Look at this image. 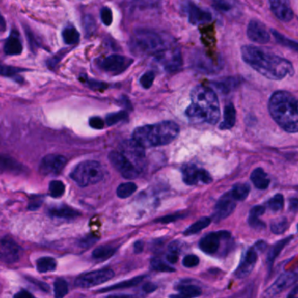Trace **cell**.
I'll use <instances>...</instances> for the list:
<instances>
[{"instance_id":"cell-1","label":"cell","mask_w":298,"mask_h":298,"mask_svg":"<svg viewBox=\"0 0 298 298\" xmlns=\"http://www.w3.org/2000/svg\"><path fill=\"white\" fill-rule=\"evenodd\" d=\"M240 52L244 62L267 79L283 80L295 73L291 62L264 48L243 46Z\"/></svg>"},{"instance_id":"cell-2","label":"cell","mask_w":298,"mask_h":298,"mask_svg":"<svg viewBox=\"0 0 298 298\" xmlns=\"http://www.w3.org/2000/svg\"><path fill=\"white\" fill-rule=\"evenodd\" d=\"M190 106L186 109V117L195 123L216 124L221 116L218 96L209 87L199 85L191 92Z\"/></svg>"},{"instance_id":"cell-3","label":"cell","mask_w":298,"mask_h":298,"mask_svg":"<svg viewBox=\"0 0 298 298\" xmlns=\"http://www.w3.org/2000/svg\"><path fill=\"white\" fill-rule=\"evenodd\" d=\"M268 111L276 123L287 132H298V98L288 91L271 95Z\"/></svg>"},{"instance_id":"cell-4","label":"cell","mask_w":298,"mask_h":298,"mask_svg":"<svg viewBox=\"0 0 298 298\" xmlns=\"http://www.w3.org/2000/svg\"><path fill=\"white\" fill-rule=\"evenodd\" d=\"M179 134V127L172 121L139 127L133 132V139L145 148L157 147L172 143Z\"/></svg>"},{"instance_id":"cell-5","label":"cell","mask_w":298,"mask_h":298,"mask_svg":"<svg viewBox=\"0 0 298 298\" xmlns=\"http://www.w3.org/2000/svg\"><path fill=\"white\" fill-rule=\"evenodd\" d=\"M174 43L158 32L151 29H138L134 32L129 46L132 52L141 56H153L168 48Z\"/></svg>"},{"instance_id":"cell-6","label":"cell","mask_w":298,"mask_h":298,"mask_svg":"<svg viewBox=\"0 0 298 298\" xmlns=\"http://www.w3.org/2000/svg\"><path fill=\"white\" fill-rule=\"evenodd\" d=\"M105 171L97 161L88 160L75 166L71 173V178L80 186L97 184L104 177Z\"/></svg>"},{"instance_id":"cell-7","label":"cell","mask_w":298,"mask_h":298,"mask_svg":"<svg viewBox=\"0 0 298 298\" xmlns=\"http://www.w3.org/2000/svg\"><path fill=\"white\" fill-rule=\"evenodd\" d=\"M156 62L167 72H177L183 66L181 52L175 44L154 56Z\"/></svg>"},{"instance_id":"cell-8","label":"cell","mask_w":298,"mask_h":298,"mask_svg":"<svg viewBox=\"0 0 298 298\" xmlns=\"http://www.w3.org/2000/svg\"><path fill=\"white\" fill-rule=\"evenodd\" d=\"M109 159L123 178L133 179L138 178L140 174V170L121 151H111Z\"/></svg>"},{"instance_id":"cell-9","label":"cell","mask_w":298,"mask_h":298,"mask_svg":"<svg viewBox=\"0 0 298 298\" xmlns=\"http://www.w3.org/2000/svg\"><path fill=\"white\" fill-rule=\"evenodd\" d=\"M114 276V271L110 268L93 271V272L84 274L83 276L78 277L75 281V285L83 289L91 288L94 286H97L108 282L112 279Z\"/></svg>"},{"instance_id":"cell-10","label":"cell","mask_w":298,"mask_h":298,"mask_svg":"<svg viewBox=\"0 0 298 298\" xmlns=\"http://www.w3.org/2000/svg\"><path fill=\"white\" fill-rule=\"evenodd\" d=\"M132 63V59L120 55H112L102 60L100 68L108 74L117 75L126 71Z\"/></svg>"},{"instance_id":"cell-11","label":"cell","mask_w":298,"mask_h":298,"mask_svg":"<svg viewBox=\"0 0 298 298\" xmlns=\"http://www.w3.org/2000/svg\"><path fill=\"white\" fill-rule=\"evenodd\" d=\"M183 181L188 185H196L200 182L203 184H210L212 181L209 172L206 170L198 168L195 165L189 164L182 168Z\"/></svg>"},{"instance_id":"cell-12","label":"cell","mask_w":298,"mask_h":298,"mask_svg":"<svg viewBox=\"0 0 298 298\" xmlns=\"http://www.w3.org/2000/svg\"><path fill=\"white\" fill-rule=\"evenodd\" d=\"M231 234L228 231L212 232L206 234L199 243L200 249L206 254L213 255L218 251L222 240H228Z\"/></svg>"},{"instance_id":"cell-13","label":"cell","mask_w":298,"mask_h":298,"mask_svg":"<svg viewBox=\"0 0 298 298\" xmlns=\"http://www.w3.org/2000/svg\"><path fill=\"white\" fill-rule=\"evenodd\" d=\"M237 200L232 196L230 191L221 197L214 207L212 219L215 222H222L232 214L236 206Z\"/></svg>"},{"instance_id":"cell-14","label":"cell","mask_w":298,"mask_h":298,"mask_svg":"<svg viewBox=\"0 0 298 298\" xmlns=\"http://www.w3.org/2000/svg\"><path fill=\"white\" fill-rule=\"evenodd\" d=\"M66 157L61 155L50 154L44 157L40 165V172L44 175H56L64 168Z\"/></svg>"},{"instance_id":"cell-15","label":"cell","mask_w":298,"mask_h":298,"mask_svg":"<svg viewBox=\"0 0 298 298\" xmlns=\"http://www.w3.org/2000/svg\"><path fill=\"white\" fill-rule=\"evenodd\" d=\"M249 40L259 44H266L270 40V34L267 26L258 19H252L247 29Z\"/></svg>"},{"instance_id":"cell-16","label":"cell","mask_w":298,"mask_h":298,"mask_svg":"<svg viewBox=\"0 0 298 298\" xmlns=\"http://www.w3.org/2000/svg\"><path fill=\"white\" fill-rule=\"evenodd\" d=\"M298 281V268L294 271H289L283 273L278 279L267 289L266 295L274 296L278 295L281 292L289 288L292 284Z\"/></svg>"},{"instance_id":"cell-17","label":"cell","mask_w":298,"mask_h":298,"mask_svg":"<svg viewBox=\"0 0 298 298\" xmlns=\"http://www.w3.org/2000/svg\"><path fill=\"white\" fill-rule=\"evenodd\" d=\"M269 6L274 15L281 21L287 23L294 19L290 0H269Z\"/></svg>"},{"instance_id":"cell-18","label":"cell","mask_w":298,"mask_h":298,"mask_svg":"<svg viewBox=\"0 0 298 298\" xmlns=\"http://www.w3.org/2000/svg\"><path fill=\"white\" fill-rule=\"evenodd\" d=\"M21 255L20 247L9 238H4L1 240V259L7 263H14L18 261Z\"/></svg>"},{"instance_id":"cell-19","label":"cell","mask_w":298,"mask_h":298,"mask_svg":"<svg viewBox=\"0 0 298 298\" xmlns=\"http://www.w3.org/2000/svg\"><path fill=\"white\" fill-rule=\"evenodd\" d=\"M120 151L131 161L134 160L139 164L145 157V147L134 139L123 142L120 145Z\"/></svg>"},{"instance_id":"cell-20","label":"cell","mask_w":298,"mask_h":298,"mask_svg":"<svg viewBox=\"0 0 298 298\" xmlns=\"http://www.w3.org/2000/svg\"><path fill=\"white\" fill-rule=\"evenodd\" d=\"M257 258H258L257 249H255V247L249 249L245 255L243 256L239 267H237L235 276L238 278H245L248 277L254 269Z\"/></svg>"},{"instance_id":"cell-21","label":"cell","mask_w":298,"mask_h":298,"mask_svg":"<svg viewBox=\"0 0 298 298\" xmlns=\"http://www.w3.org/2000/svg\"><path fill=\"white\" fill-rule=\"evenodd\" d=\"M186 11H187L189 22L193 25H201V24L210 22L212 19V13L208 12L207 10L203 9L199 6H197L196 4L193 2L188 3Z\"/></svg>"},{"instance_id":"cell-22","label":"cell","mask_w":298,"mask_h":298,"mask_svg":"<svg viewBox=\"0 0 298 298\" xmlns=\"http://www.w3.org/2000/svg\"><path fill=\"white\" fill-rule=\"evenodd\" d=\"M22 51L23 45L19 32L13 30L4 45V52L7 56H19Z\"/></svg>"},{"instance_id":"cell-23","label":"cell","mask_w":298,"mask_h":298,"mask_svg":"<svg viewBox=\"0 0 298 298\" xmlns=\"http://www.w3.org/2000/svg\"><path fill=\"white\" fill-rule=\"evenodd\" d=\"M48 213L52 217L56 218L66 219V220H72L76 218L80 215V212L77 210L72 208L70 206L66 205L52 206L48 210Z\"/></svg>"},{"instance_id":"cell-24","label":"cell","mask_w":298,"mask_h":298,"mask_svg":"<svg viewBox=\"0 0 298 298\" xmlns=\"http://www.w3.org/2000/svg\"><path fill=\"white\" fill-rule=\"evenodd\" d=\"M266 207L263 206H255L250 210L249 217V224L251 228L256 230H261L266 227V225L259 219L260 216L264 214Z\"/></svg>"},{"instance_id":"cell-25","label":"cell","mask_w":298,"mask_h":298,"mask_svg":"<svg viewBox=\"0 0 298 298\" xmlns=\"http://www.w3.org/2000/svg\"><path fill=\"white\" fill-rule=\"evenodd\" d=\"M251 181L255 187L260 190H265L268 187L270 184V179L267 177V174L262 168H256L253 171L250 176Z\"/></svg>"},{"instance_id":"cell-26","label":"cell","mask_w":298,"mask_h":298,"mask_svg":"<svg viewBox=\"0 0 298 298\" xmlns=\"http://www.w3.org/2000/svg\"><path fill=\"white\" fill-rule=\"evenodd\" d=\"M236 123V110L234 108V104L229 102L225 106L224 117L223 121L220 125V129H230L234 126Z\"/></svg>"},{"instance_id":"cell-27","label":"cell","mask_w":298,"mask_h":298,"mask_svg":"<svg viewBox=\"0 0 298 298\" xmlns=\"http://www.w3.org/2000/svg\"><path fill=\"white\" fill-rule=\"evenodd\" d=\"M179 295H172L173 297H197L201 295V289L190 283H181L178 287Z\"/></svg>"},{"instance_id":"cell-28","label":"cell","mask_w":298,"mask_h":298,"mask_svg":"<svg viewBox=\"0 0 298 298\" xmlns=\"http://www.w3.org/2000/svg\"><path fill=\"white\" fill-rule=\"evenodd\" d=\"M291 240L292 236L287 237V238H284L283 240H279L274 246L271 247L267 256V261L268 264L270 265V266L273 264L274 261H275L277 256L280 255V253L282 252V250L290 242Z\"/></svg>"},{"instance_id":"cell-29","label":"cell","mask_w":298,"mask_h":298,"mask_svg":"<svg viewBox=\"0 0 298 298\" xmlns=\"http://www.w3.org/2000/svg\"><path fill=\"white\" fill-rule=\"evenodd\" d=\"M240 79H238V78L228 77L223 80L215 82V83H213V84H214L216 89H218L221 92L227 94V93L230 92L232 89H235L240 84Z\"/></svg>"},{"instance_id":"cell-30","label":"cell","mask_w":298,"mask_h":298,"mask_svg":"<svg viewBox=\"0 0 298 298\" xmlns=\"http://www.w3.org/2000/svg\"><path fill=\"white\" fill-rule=\"evenodd\" d=\"M249 192H250V186L246 183L234 184L230 190L232 196L234 197L237 201H243L246 200L247 197L249 196Z\"/></svg>"},{"instance_id":"cell-31","label":"cell","mask_w":298,"mask_h":298,"mask_svg":"<svg viewBox=\"0 0 298 298\" xmlns=\"http://www.w3.org/2000/svg\"><path fill=\"white\" fill-rule=\"evenodd\" d=\"M62 39L68 45H74L79 42L80 34L73 25H68L62 31Z\"/></svg>"},{"instance_id":"cell-32","label":"cell","mask_w":298,"mask_h":298,"mask_svg":"<svg viewBox=\"0 0 298 298\" xmlns=\"http://www.w3.org/2000/svg\"><path fill=\"white\" fill-rule=\"evenodd\" d=\"M116 251H117V249L114 247L108 246V245L98 247L97 249H95L93 251V258L95 259V260H99V261L107 260V259L110 258L112 255H114Z\"/></svg>"},{"instance_id":"cell-33","label":"cell","mask_w":298,"mask_h":298,"mask_svg":"<svg viewBox=\"0 0 298 298\" xmlns=\"http://www.w3.org/2000/svg\"><path fill=\"white\" fill-rule=\"evenodd\" d=\"M213 6L224 13H234L238 9L236 0H211Z\"/></svg>"},{"instance_id":"cell-34","label":"cell","mask_w":298,"mask_h":298,"mask_svg":"<svg viewBox=\"0 0 298 298\" xmlns=\"http://www.w3.org/2000/svg\"><path fill=\"white\" fill-rule=\"evenodd\" d=\"M211 224V219L208 217H203L197 221L195 223L191 225L190 227L184 231V235H193V234H198L200 231L203 230L204 228H207Z\"/></svg>"},{"instance_id":"cell-35","label":"cell","mask_w":298,"mask_h":298,"mask_svg":"<svg viewBox=\"0 0 298 298\" xmlns=\"http://www.w3.org/2000/svg\"><path fill=\"white\" fill-rule=\"evenodd\" d=\"M56 267H57V262L55 259L51 257H42L39 259L36 262V267L40 273L51 272L55 270Z\"/></svg>"},{"instance_id":"cell-36","label":"cell","mask_w":298,"mask_h":298,"mask_svg":"<svg viewBox=\"0 0 298 298\" xmlns=\"http://www.w3.org/2000/svg\"><path fill=\"white\" fill-rule=\"evenodd\" d=\"M160 0H124V2L130 9L138 8V9H147V8H153Z\"/></svg>"},{"instance_id":"cell-37","label":"cell","mask_w":298,"mask_h":298,"mask_svg":"<svg viewBox=\"0 0 298 298\" xmlns=\"http://www.w3.org/2000/svg\"><path fill=\"white\" fill-rule=\"evenodd\" d=\"M289 223L285 217H280V218L274 220L271 222L270 229L272 233L275 234H282L285 233L287 229L289 228Z\"/></svg>"},{"instance_id":"cell-38","label":"cell","mask_w":298,"mask_h":298,"mask_svg":"<svg viewBox=\"0 0 298 298\" xmlns=\"http://www.w3.org/2000/svg\"><path fill=\"white\" fill-rule=\"evenodd\" d=\"M138 189L137 184H134L132 182H127V183H123L121 184L118 187H117V196L121 198V199H126L131 196Z\"/></svg>"},{"instance_id":"cell-39","label":"cell","mask_w":298,"mask_h":298,"mask_svg":"<svg viewBox=\"0 0 298 298\" xmlns=\"http://www.w3.org/2000/svg\"><path fill=\"white\" fill-rule=\"evenodd\" d=\"M143 280H144V277H135V278H133V279L124 281V282L117 283V284L111 286V287H108V288H104V289H101L99 292L110 291V290H115V289L130 288V287H133V286L138 285V284L141 283Z\"/></svg>"},{"instance_id":"cell-40","label":"cell","mask_w":298,"mask_h":298,"mask_svg":"<svg viewBox=\"0 0 298 298\" xmlns=\"http://www.w3.org/2000/svg\"><path fill=\"white\" fill-rule=\"evenodd\" d=\"M272 34H273L275 39L281 44L282 46H286L288 48L294 50L298 52V42L295 40H290L289 38L285 37L283 34H280L278 32L275 31V30H271Z\"/></svg>"},{"instance_id":"cell-41","label":"cell","mask_w":298,"mask_h":298,"mask_svg":"<svg viewBox=\"0 0 298 298\" xmlns=\"http://www.w3.org/2000/svg\"><path fill=\"white\" fill-rule=\"evenodd\" d=\"M284 198L282 194H277L267 200V206L273 212H279L283 209Z\"/></svg>"},{"instance_id":"cell-42","label":"cell","mask_w":298,"mask_h":298,"mask_svg":"<svg viewBox=\"0 0 298 298\" xmlns=\"http://www.w3.org/2000/svg\"><path fill=\"white\" fill-rule=\"evenodd\" d=\"M179 252H180L179 243L178 241H173L169 245V251L166 255V260L171 264H174L178 261Z\"/></svg>"},{"instance_id":"cell-43","label":"cell","mask_w":298,"mask_h":298,"mask_svg":"<svg viewBox=\"0 0 298 298\" xmlns=\"http://www.w3.org/2000/svg\"><path fill=\"white\" fill-rule=\"evenodd\" d=\"M65 193V184L60 180H52L49 184V194L52 198H60Z\"/></svg>"},{"instance_id":"cell-44","label":"cell","mask_w":298,"mask_h":298,"mask_svg":"<svg viewBox=\"0 0 298 298\" xmlns=\"http://www.w3.org/2000/svg\"><path fill=\"white\" fill-rule=\"evenodd\" d=\"M68 285L64 279L59 278L56 280L55 283V295L56 297H64L65 295H68Z\"/></svg>"},{"instance_id":"cell-45","label":"cell","mask_w":298,"mask_h":298,"mask_svg":"<svg viewBox=\"0 0 298 298\" xmlns=\"http://www.w3.org/2000/svg\"><path fill=\"white\" fill-rule=\"evenodd\" d=\"M20 72H22V69L20 68H13V67H9V66H2V69H1L2 75L13 78V79H15L16 82L19 83L22 82V77L19 75V73Z\"/></svg>"},{"instance_id":"cell-46","label":"cell","mask_w":298,"mask_h":298,"mask_svg":"<svg viewBox=\"0 0 298 298\" xmlns=\"http://www.w3.org/2000/svg\"><path fill=\"white\" fill-rule=\"evenodd\" d=\"M128 117L126 111H119L116 113L110 114L106 117V123L109 126L114 125L116 123H119L121 121L126 120Z\"/></svg>"},{"instance_id":"cell-47","label":"cell","mask_w":298,"mask_h":298,"mask_svg":"<svg viewBox=\"0 0 298 298\" xmlns=\"http://www.w3.org/2000/svg\"><path fill=\"white\" fill-rule=\"evenodd\" d=\"M151 266L154 270L161 271V272H174L175 268L171 267L168 264L165 263L159 259L154 258L151 260Z\"/></svg>"},{"instance_id":"cell-48","label":"cell","mask_w":298,"mask_h":298,"mask_svg":"<svg viewBox=\"0 0 298 298\" xmlns=\"http://www.w3.org/2000/svg\"><path fill=\"white\" fill-rule=\"evenodd\" d=\"M154 80H155V74L152 71H149L142 75L140 78V84L144 89H150L153 84Z\"/></svg>"},{"instance_id":"cell-49","label":"cell","mask_w":298,"mask_h":298,"mask_svg":"<svg viewBox=\"0 0 298 298\" xmlns=\"http://www.w3.org/2000/svg\"><path fill=\"white\" fill-rule=\"evenodd\" d=\"M100 16H101V19H102V23L105 25H111L112 20H113V17H112V12H111V10L109 7H103L101 10Z\"/></svg>"},{"instance_id":"cell-50","label":"cell","mask_w":298,"mask_h":298,"mask_svg":"<svg viewBox=\"0 0 298 298\" xmlns=\"http://www.w3.org/2000/svg\"><path fill=\"white\" fill-rule=\"evenodd\" d=\"M83 25L88 34H92L95 31V21L92 16H85L83 19Z\"/></svg>"},{"instance_id":"cell-51","label":"cell","mask_w":298,"mask_h":298,"mask_svg":"<svg viewBox=\"0 0 298 298\" xmlns=\"http://www.w3.org/2000/svg\"><path fill=\"white\" fill-rule=\"evenodd\" d=\"M200 263V259L194 255H188L183 259V265L185 267H194Z\"/></svg>"},{"instance_id":"cell-52","label":"cell","mask_w":298,"mask_h":298,"mask_svg":"<svg viewBox=\"0 0 298 298\" xmlns=\"http://www.w3.org/2000/svg\"><path fill=\"white\" fill-rule=\"evenodd\" d=\"M186 214H180V213H175V214H170V215H166L162 218L157 219L156 222H159V223H171V222H176L178 220L184 218Z\"/></svg>"},{"instance_id":"cell-53","label":"cell","mask_w":298,"mask_h":298,"mask_svg":"<svg viewBox=\"0 0 298 298\" xmlns=\"http://www.w3.org/2000/svg\"><path fill=\"white\" fill-rule=\"evenodd\" d=\"M89 125L92 127L93 129H102L104 128L105 123L101 117H94L89 119Z\"/></svg>"},{"instance_id":"cell-54","label":"cell","mask_w":298,"mask_h":298,"mask_svg":"<svg viewBox=\"0 0 298 298\" xmlns=\"http://www.w3.org/2000/svg\"><path fill=\"white\" fill-rule=\"evenodd\" d=\"M98 237L95 236V235H89L80 240V246L83 247V248H89V247L94 245L98 240Z\"/></svg>"},{"instance_id":"cell-55","label":"cell","mask_w":298,"mask_h":298,"mask_svg":"<svg viewBox=\"0 0 298 298\" xmlns=\"http://www.w3.org/2000/svg\"><path fill=\"white\" fill-rule=\"evenodd\" d=\"M87 83L90 88L92 89H96V90H101V89H104L108 87L106 83H101V82H97L95 80H88Z\"/></svg>"},{"instance_id":"cell-56","label":"cell","mask_w":298,"mask_h":298,"mask_svg":"<svg viewBox=\"0 0 298 298\" xmlns=\"http://www.w3.org/2000/svg\"><path fill=\"white\" fill-rule=\"evenodd\" d=\"M157 289V286L155 285L153 283H148L143 286V290L146 293H151Z\"/></svg>"},{"instance_id":"cell-57","label":"cell","mask_w":298,"mask_h":298,"mask_svg":"<svg viewBox=\"0 0 298 298\" xmlns=\"http://www.w3.org/2000/svg\"><path fill=\"white\" fill-rule=\"evenodd\" d=\"M289 210L292 212H298V199L294 198L289 200Z\"/></svg>"},{"instance_id":"cell-58","label":"cell","mask_w":298,"mask_h":298,"mask_svg":"<svg viewBox=\"0 0 298 298\" xmlns=\"http://www.w3.org/2000/svg\"><path fill=\"white\" fill-rule=\"evenodd\" d=\"M14 297L30 298L33 297V295H32L31 293H29V292L25 291V290H22V291H19V293H17V294L14 295Z\"/></svg>"},{"instance_id":"cell-59","label":"cell","mask_w":298,"mask_h":298,"mask_svg":"<svg viewBox=\"0 0 298 298\" xmlns=\"http://www.w3.org/2000/svg\"><path fill=\"white\" fill-rule=\"evenodd\" d=\"M144 249V243L142 241H137L134 244V251L136 254H140Z\"/></svg>"},{"instance_id":"cell-60","label":"cell","mask_w":298,"mask_h":298,"mask_svg":"<svg viewBox=\"0 0 298 298\" xmlns=\"http://www.w3.org/2000/svg\"><path fill=\"white\" fill-rule=\"evenodd\" d=\"M255 248L257 249V251H263L267 248V244L263 240H260L255 244Z\"/></svg>"},{"instance_id":"cell-61","label":"cell","mask_w":298,"mask_h":298,"mask_svg":"<svg viewBox=\"0 0 298 298\" xmlns=\"http://www.w3.org/2000/svg\"><path fill=\"white\" fill-rule=\"evenodd\" d=\"M41 204L40 202H37V201H35V202H33V203L30 204L29 206H28V209L29 210H37L40 208V206Z\"/></svg>"},{"instance_id":"cell-62","label":"cell","mask_w":298,"mask_h":298,"mask_svg":"<svg viewBox=\"0 0 298 298\" xmlns=\"http://www.w3.org/2000/svg\"><path fill=\"white\" fill-rule=\"evenodd\" d=\"M298 293V287H295V289L292 290V292H290V294H289L288 296H295L296 294Z\"/></svg>"},{"instance_id":"cell-63","label":"cell","mask_w":298,"mask_h":298,"mask_svg":"<svg viewBox=\"0 0 298 298\" xmlns=\"http://www.w3.org/2000/svg\"><path fill=\"white\" fill-rule=\"evenodd\" d=\"M6 22H5V19L2 17V22H1V31L5 32L6 30Z\"/></svg>"},{"instance_id":"cell-64","label":"cell","mask_w":298,"mask_h":298,"mask_svg":"<svg viewBox=\"0 0 298 298\" xmlns=\"http://www.w3.org/2000/svg\"><path fill=\"white\" fill-rule=\"evenodd\" d=\"M297 230H298V225H297Z\"/></svg>"}]
</instances>
